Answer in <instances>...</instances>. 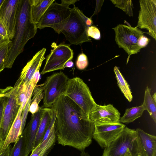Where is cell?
Instances as JSON below:
<instances>
[{"mask_svg":"<svg viewBox=\"0 0 156 156\" xmlns=\"http://www.w3.org/2000/svg\"><path fill=\"white\" fill-rule=\"evenodd\" d=\"M64 95L76 103L89 118L97 104L89 87L82 79L78 77L69 79Z\"/></svg>","mask_w":156,"mask_h":156,"instance_id":"7","label":"cell"},{"mask_svg":"<svg viewBox=\"0 0 156 156\" xmlns=\"http://www.w3.org/2000/svg\"><path fill=\"white\" fill-rule=\"evenodd\" d=\"M20 0H5L0 8V20L4 24L11 41L14 33Z\"/></svg>","mask_w":156,"mask_h":156,"instance_id":"13","label":"cell"},{"mask_svg":"<svg viewBox=\"0 0 156 156\" xmlns=\"http://www.w3.org/2000/svg\"><path fill=\"white\" fill-rule=\"evenodd\" d=\"M38 104L37 102L34 101L30 102L29 112L31 113L32 115L37 112L39 110L40 107H39Z\"/></svg>","mask_w":156,"mask_h":156,"instance_id":"34","label":"cell"},{"mask_svg":"<svg viewBox=\"0 0 156 156\" xmlns=\"http://www.w3.org/2000/svg\"><path fill=\"white\" fill-rule=\"evenodd\" d=\"M136 130L137 139L143 156H156V136L140 129Z\"/></svg>","mask_w":156,"mask_h":156,"instance_id":"16","label":"cell"},{"mask_svg":"<svg viewBox=\"0 0 156 156\" xmlns=\"http://www.w3.org/2000/svg\"><path fill=\"white\" fill-rule=\"evenodd\" d=\"M11 91L9 93L7 94H0V97H1V96H9L10 95Z\"/></svg>","mask_w":156,"mask_h":156,"instance_id":"44","label":"cell"},{"mask_svg":"<svg viewBox=\"0 0 156 156\" xmlns=\"http://www.w3.org/2000/svg\"><path fill=\"white\" fill-rule=\"evenodd\" d=\"M5 142V140L3 139L0 133V154L4 151L2 150V148Z\"/></svg>","mask_w":156,"mask_h":156,"instance_id":"40","label":"cell"},{"mask_svg":"<svg viewBox=\"0 0 156 156\" xmlns=\"http://www.w3.org/2000/svg\"><path fill=\"white\" fill-rule=\"evenodd\" d=\"M79 12L82 16V17L85 20L86 23L88 27H90L91 26L93 23V21L91 20V18H88L83 13L82 11L80 10V9L79 10Z\"/></svg>","mask_w":156,"mask_h":156,"instance_id":"36","label":"cell"},{"mask_svg":"<svg viewBox=\"0 0 156 156\" xmlns=\"http://www.w3.org/2000/svg\"><path fill=\"white\" fill-rule=\"evenodd\" d=\"M56 137L55 124L48 138L32 150L30 156H47L55 143Z\"/></svg>","mask_w":156,"mask_h":156,"instance_id":"20","label":"cell"},{"mask_svg":"<svg viewBox=\"0 0 156 156\" xmlns=\"http://www.w3.org/2000/svg\"><path fill=\"white\" fill-rule=\"evenodd\" d=\"M28 87L19 83L17 100L18 104L21 106L25 100Z\"/></svg>","mask_w":156,"mask_h":156,"instance_id":"29","label":"cell"},{"mask_svg":"<svg viewBox=\"0 0 156 156\" xmlns=\"http://www.w3.org/2000/svg\"><path fill=\"white\" fill-rule=\"evenodd\" d=\"M46 49L43 48L33 56L23 69L18 80L20 84L28 87L35 73L40 70L43 61Z\"/></svg>","mask_w":156,"mask_h":156,"instance_id":"15","label":"cell"},{"mask_svg":"<svg viewBox=\"0 0 156 156\" xmlns=\"http://www.w3.org/2000/svg\"><path fill=\"white\" fill-rule=\"evenodd\" d=\"M42 110L41 119L33 149L36 147L42 141L51 120V108H42Z\"/></svg>","mask_w":156,"mask_h":156,"instance_id":"21","label":"cell"},{"mask_svg":"<svg viewBox=\"0 0 156 156\" xmlns=\"http://www.w3.org/2000/svg\"><path fill=\"white\" fill-rule=\"evenodd\" d=\"M9 96L0 97V126Z\"/></svg>","mask_w":156,"mask_h":156,"instance_id":"33","label":"cell"},{"mask_svg":"<svg viewBox=\"0 0 156 156\" xmlns=\"http://www.w3.org/2000/svg\"><path fill=\"white\" fill-rule=\"evenodd\" d=\"M51 107L56 113L55 129L58 144L85 151L92 143L94 123L76 103L64 94Z\"/></svg>","mask_w":156,"mask_h":156,"instance_id":"1","label":"cell"},{"mask_svg":"<svg viewBox=\"0 0 156 156\" xmlns=\"http://www.w3.org/2000/svg\"><path fill=\"white\" fill-rule=\"evenodd\" d=\"M9 43L0 46V73L5 68V63L8 55Z\"/></svg>","mask_w":156,"mask_h":156,"instance_id":"27","label":"cell"},{"mask_svg":"<svg viewBox=\"0 0 156 156\" xmlns=\"http://www.w3.org/2000/svg\"><path fill=\"white\" fill-rule=\"evenodd\" d=\"M123 156H132L131 153L129 149H128Z\"/></svg>","mask_w":156,"mask_h":156,"instance_id":"42","label":"cell"},{"mask_svg":"<svg viewBox=\"0 0 156 156\" xmlns=\"http://www.w3.org/2000/svg\"><path fill=\"white\" fill-rule=\"evenodd\" d=\"M0 35L9 39L7 29L4 24L1 20H0Z\"/></svg>","mask_w":156,"mask_h":156,"instance_id":"35","label":"cell"},{"mask_svg":"<svg viewBox=\"0 0 156 156\" xmlns=\"http://www.w3.org/2000/svg\"><path fill=\"white\" fill-rule=\"evenodd\" d=\"M5 0H0V8Z\"/></svg>","mask_w":156,"mask_h":156,"instance_id":"46","label":"cell"},{"mask_svg":"<svg viewBox=\"0 0 156 156\" xmlns=\"http://www.w3.org/2000/svg\"><path fill=\"white\" fill-rule=\"evenodd\" d=\"M128 149L132 156H137L141 153L136 130L125 127L118 137L105 148L102 156H123Z\"/></svg>","mask_w":156,"mask_h":156,"instance_id":"6","label":"cell"},{"mask_svg":"<svg viewBox=\"0 0 156 156\" xmlns=\"http://www.w3.org/2000/svg\"><path fill=\"white\" fill-rule=\"evenodd\" d=\"M30 0H20L13 37L9 43L5 68H11L16 58L23 51L27 42L34 37L37 24L32 21Z\"/></svg>","mask_w":156,"mask_h":156,"instance_id":"2","label":"cell"},{"mask_svg":"<svg viewBox=\"0 0 156 156\" xmlns=\"http://www.w3.org/2000/svg\"><path fill=\"white\" fill-rule=\"evenodd\" d=\"M152 97L154 101L156 102V94L155 93L153 95Z\"/></svg>","mask_w":156,"mask_h":156,"instance_id":"45","label":"cell"},{"mask_svg":"<svg viewBox=\"0 0 156 156\" xmlns=\"http://www.w3.org/2000/svg\"><path fill=\"white\" fill-rule=\"evenodd\" d=\"M137 26L146 29L147 34L156 40V0H140Z\"/></svg>","mask_w":156,"mask_h":156,"instance_id":"10","label":"cell"},{"mask_svg":"<svg viewBox=\"0 0 156 156\" xmlns=\"http://www.w3.org/2000/svg\"><path fill=\"white\" fill-rule=\"evenodd\" d=\"M69 79L62 72L55 73L47 77L43 84V105L44 108L52 107L56 101L65 94Z\"/></svg>","mask_w":156,"mask_h":156,"instance_id":"8","label":"cell"},{"mask_svg":"<svg viewBox=\"0 0 156 156\" xmlns=\"http://www.w3.org/2000/svg\"><path fill=\"white\" fill-rule=\"evenodd\" d=\"M145 109L141 105L126 109L123 116L120 117L118 122L126 124L132 122L142 115Z\"/></svg>","mask_w":156,"mask_h":156,"instance_id":"22","label":"cell"},{"mask_svg":"<svg viewBox=\"0 0 156 156\" xmlns=\"http://www.w3.org/2000/svg\"><path fill=\"white\" fill-rule=\"evenodd\" d=\"M115 33V40L119 48H122L128 55L126 64L131 55L137 54L142 48L144 33L138 28L119 24L112 28Z\"/></svg>","mask_w":156,"mask_h":156,"instance_id":"4","label":"cell"},{"mask_svg":"<svg viewBox=\"0 0 156 156\" xmlns=\"http://www.w3.org/2000/svg\"><path fill=\"white\" fill-rule=\"evenodd\" d=\"M120 113L112 105L96 104L90 112L89 118L94 124L118 122Z\"/></svg>","mask_w":156,"mask_h":156,"instance_id":"14","label":"cell"},{"mask_svg":"<svg viewBox=\"0 0 156 156\" xmlns=\"http://www.w3.org/2000/svg\"><path fill=\"white\" fill-rule=\"evenodd\" d=\"M11 41L8 38H5L0 35V46L2 45L9 44Z\"/></svg>","mask_w":156,"mask_h":156,"instance_id":"38","label":"cell"},{"mask_svg":"<svg viewBox=\"0 0 156 156\" xmlns=\"http://www.w3.org/2000/svg\"><path fill=\"white\" fill-rule=\"evenodd\" d=\"M70 45L63 43H52L50 53L47 56L46 62L40 74L60 69H64L66 63L73 58V50Z\"/></svg>","mask_w":156,"mask_h":156,"instance_id":"9","label":"cell"},{"mask_svg":"<svg viewBox=\"0 0 156 156\" xmlns=\"http://www.w3.org/2000/svg\"><path fill=\"white\" fill-rule=\"evenodd\" d=\"M80 156H90V155L88 153L86 152L85 151H83L81 152Z\"/></svg>","mask_w":156,"mask_h":156,"instance_id":"43","label":"cell"},{"mask_svg":"<svg viewBox=\"0 0 156 156\" xmlns=\"http://www.w3.org/2000/svg\"><path fill=\"white\" fill-rule=\"evenodd\" d=\"M12 147L10 156H28L27 151L26 138L24 129L18 140Z\"/></svg>","mask_w":156,"mask_h":156,"instance_id":"23","label":"cell"},{"mask_svg":"<svg viewBox=\"0 0 156 156\" xmlns=\"http://www.w3.org/2000/svg\"><path fill=\"white\" fill-rule=\"evenodd\" d=\"M115 6L122 10L130 16H133V8L132 0H111Z\"/></svg>","mask_w":156,"mask_h":156,"instance_id":"26","label":"cell"},{"mask_svg":"<svg viewBox=\"0 0 156 156\" xmlns=\"http://www.w3.org/2000/svg\"><path fill=\"white\" fill-rule=\"evenodd\" d=\"M42 113V108L40 107L37 112L32 115L30 122L24 129L26 132L27 148L28 154L34 148Z\"/></svg>","mask_w":156,"mask_h":156,"instance_id":"17","label":"cell"},{"mask_svg":"<svg viewBox=\"0 0 156 156\" xmlns=\"http://www.w3.org/2000/svg\"><path fill=\"white\" fill-rule=\"evenodd\" d=\"M88 62L87 56L84 54L82 53L78 56L76 62V66L79 70L85 69L88 66Z\"/></svg>","mask_w":156,"mask_h":156,"instance_id":"30","label":"cell"},{"mask_svg":"<svg viewBox=\"0 0 156 156\" xmlns=\"http://www.w3.org/2000/svg\"><path fill=\"white\" fill-rule=\"evenodd\" d=\"M74 63L72 60L68 61L65 64L64 67L67 68H72L73 67Z\"/></svg>","mask_w":156,"mask_h":156,"instance_id":"41","label":"cell"},{"mask_svg":"<svg viewBox=\"0 0 156 156\" xmlns=\"http://www.w3.org/2000/svg\"><path fill=\"white\" fill-rule=\"evenodd\" d=\"M75 5L71 8L69 18L61 33L71 44L81 45L85 42H91L88 36V26Z\"/></svg>","mask_w":156,"mask_h":156,"instance_id":"5","label":"cell"},{"mask_svg":"<svg viewBox=\"0 0 156 156\" xmlns=\"http://www.w3.org/2000/svg\"><path fill=\"white\" fill-rule=\"evenodd\" d=\"M19 83L17 80L8 97L0 126V133L5 140L21 106L17 102Z\"/></svg>","mask_w":156,"mask_h":156,"instance_id":"11","label":"cell"},{"mask_svg":"<svg viewBox=\"0 0 156 156\" xmlns=\"http://www.w3.org/2000/svg\"><path fill=\"white\" fill-rule=\"evenodd\" d=\"M11 145H10L6 149L0 154V156H10L12 148Z\"/></svg>","mask_w":156,"mask_h":156,"instance_id":"37","label":"cell"},{"mask_svg":"<svg viewBox=\"0 0 156 156\" xmlns=\"http://www.w3.org/2000/svg\"><path fill=\"white\" fill-rule=\"evenodd\" d=\"M88 36L90 37L97 40L101 38V33L99 29L96 27L91 26L88 27L87 30Z\"/></svg>","mask_w":156,"mask_h":156,"instance_id":"32","label":"cell"},{"mask_svg":"<svg viewBox=\"0 0 156 156\" xmlns=\"http://www.w3.org/2000/svg\"><path fill=\"white\" fill-rule=\"evenodd\" d=\"M126 125L119 122L94 124L93 138L105 148L122 133Z\"/></svg>","mask_w":156,"mask_h":156,"instance_id":"12","label":"cell"},{"mask_svg":"<svg viewBox=\"0 0 156 156\" xmlns=\"http://www.w3.org/2000/svg\"><path fill=\"white\" fill-rule=\"evenodd\" d=\"M156 103L151 96V89L147 86L145 90L144 101L142 105L155 123L156 122Z\"/></svg>","mask_w":156,"mask_h":156,"instance_id":"25","label":"cell"},{"mask_svg":"<svg viewBox=\"0 0 156 156\" xmlns=\"http://www.w3.org/2000/svg\"><path fill=\"white\" fill-rule=\"evenodd\" d=\"M32 96L33 98L31 99V102L34 101L39 104L44 97L43 84L38 87L36 86L33 90Z\"/></svg>","mask_w":156,"mask_h":156,"instance_id":"28","label":"cell"},{"mask_svg":"<svg viewBox=\"0 0 156 156\" xmlns=\"http://www.w3.org/2000/svg\"><path fill=\"white\" fill-rule=\"evenodd\" d=\"M55 0H30L32 20L37 24L47 9Z\"/></svg>","mask_w":156,"mask_h":156,"instance_id":"19","label":"cell"},{"mask_svg":"<svg viewBox=\"0 0 156 156\" xmlns=\"http://www.w3.org/2000/svg\"><path fill=\"white\" fill-rule=\"evenodd\" d=\"M77 0H62L60 4L55 0L49 6L37 25V29L51 27L58 34L67 22L70 13L69 6Z\"/></svg>","mask_w":156,"mask_h":156,"instance_id":"3","label":"cell"},{"mask_svg":"<svg viewBox=\"0 0 156 156\" xmlns=\"http://www.w3.org/2000/svg\"><path fill=\"white\" fill-rule=\"evenodd\" d=\"M31 97L32 96H30L22 112V123L21 128V130L22 132H23L24 129L26 120L28 113L29 112V106L30 104Z\"/></svg>","mask_w":156,"mask_h":156,"instance_id":"31","label":"cell"},{"mask_svg":"<svg viewBox=\"0 0 156 156\" xmlns=\"http://www.w3.org/2000/svg\"><path fill=\"white\" fill-rule=\"evenodd\" d=\"M137 156H143L141 153L139 154Z\"/></svg>","mask_w":156,"mask_h":156,"instance_id":"47","label":"cell"},{"mask_svg":"<svg viewBox=\"0 0 156 156\" xmlns=\"http://www.w3.org/2000/svg\"><path fill=\"white\" fill-rule=\"evenodd\" d=\"M13 87L9 86L5 88L2 89L0 88V94H5L9 93L12 89Z\"/></svg>","mask_w":156,"mask_h":156,"instance_id":"39","label":"cell"},{"mask_svg":"<svg viewBox=\"0 0 156 156\" xmlns=\"http://www.w3.org/2000/svg\"><path fill=\"white\" fill-rule=\"evenodd\" d=\"M114 70L119 88L126 98L131 102L133 99V96L129 85L118 67L115 66Z\"/></svg>","mask_w":156,"mask_h":156,"instance_id":"24","label":"cell"},{"mask_svg":"<svg viewBox=\"0 0 156 156\" xmlns=\"http://www.w3.org/2000/svg\"><path fill=\"white\" fill-rule=\"evenodd\" d=\"M23 109L20 107L17 116L12 125L6 138L2 148L3 151L12 143H15L22 133V114Z\"/></svg>","mask_w":156,"mask_h":156,"instance_id":"18","label":"cell"}]
</instances>
